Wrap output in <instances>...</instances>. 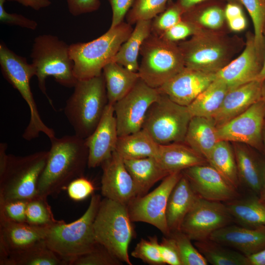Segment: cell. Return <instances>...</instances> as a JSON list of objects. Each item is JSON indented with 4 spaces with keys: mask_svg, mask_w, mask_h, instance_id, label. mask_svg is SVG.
<instances>
[{
    "mask_svg": "<svg viewBox=\"0 0 265 265\" xmlns=\"http://www.w3.org/2000/svg\"><path fill=\"white\" fill-rule=\"evenodd\" d=\"M50 140L48 160L37 187V195L46 198L57 196L72 181L83 177L88 166L85 139L74 134Z\"/></svg>",
    "mask_w": 265,
    "mask_h": 265,
    "instance_id": "cell-1",
    "label": "cell"
},
{
    "mask_svg": "<svg viewBox=\"0 0 265 265\" xmlns=\"http://www.w3.org/2000/svg\"><path fill=\"white\" fill-rule=\"evenodd\" d=\"M101 200L100 195L93 194L86 211L80 218L70 223L59 220L50 226L45 242L68 265L92 250L98 243L93 225Z\"/></svg>",
    "mask_w": 265,
    "mask_h": 265,
    "instance_id": "cell-2",
    "label": "cell"
},
{
    "mask_svg": "<svg viewBox=\"0 0 265 265\" xmlns=\"http://www.w3.org/2000/svg\"><path fill=\"white\" fill-rule=\"evenodd\" d=\"M188 40L177 43L186 67L216 74L237 53L240 41L218 30L202 28Z\"/></svg>",
    "mask_w": 265,
    "mask_h": 265,
    "instance_id": "cell-3",
    "label": "cell"
},
{
    "mask_svg": "<svg viewBox=\"0 0 265 265\" xmlns=\"http://www.w3.org/2000/svg\"><path fill=\"white\" fill-rule=\"evenodd\" d=\"M74 87L64 112L75 134L85 139L96 129L108 104L103 74L78 80Z\"/></svg>",
    "mask_w": 265,
    "mask_h": 265,
    "instance_id": "cell-4",
    "label": "cell"
},
{
    "mask_svg": "<svg viewBox=\"0 0 265 265\" xmlns=\"http://www.w3.org/2000/svg\"><path fill=\"white\" fill-rule=\"evenodd\" d=\"M133 29L131 25L123 22L92 41L71 44L69 53L77 79H87L102 74L104 67L113 61Z\"/></svg>",
    "mask_w": 265,
    "mask_h": 265,
    "instance_id": "cell-5",
    "label": "cell"
},
{
    "mask_svg": "<svg viewBox=\"0 0 265 265\" xmlns=\"http://www.w3.org/2000/svg\"><path fill=\"white\" fill-rule=\"evenodd\" d=\"M70 45L51 34L40 35L34 40L30 56L36 70L38 87L53 107L48 95L46 80L53 77L60 85L74 87L78 80L74 74V62L69 53Z\"/></svg>",
    "mask_w": 265,
    "mask_h": 265,
    "instance_id": "cell-6",
    "label": "cell"
},
{
    "mask_svg": "<svg viewBox=\"0 0 265 265\" xmlns=\"http://www.w3.org/2000/svg\"><path fill=\"white\" fill-rule=\"evenodd\" d=\"M126 205L105 198L102 200L94 222L97 241L122 262L132 265L128 254L135 231Z\"/></svg>",
    "mask_w": 265,
    "mask_h": 265,
    "instance_id": "cell-7",
    "label": "cell"
},
{
    "mask_svg": "<svg viewBox=\"0 0 265 265\" xmlns=\"http://www.w3.org/2000/svg\"><path fill=\"white\" fill-rule=\"evenodd\" d=\"M0 66L3 77L18 91L29 109V121L23 137L30 141L38 137L40 132L46 134L50 139L55 137L53 130L46 126L41 119L31 90L30 81L36 74L34 65L29 64L26 57L17 54L1 42Z\"/></svg>",
    "mask_w": 265,
    "mask_h": 265,
    "instance_id": "cell-8",
    "label": "cell"
},
{
    "mask_svg": "<svg viewBox=\"0 0 265 265\" xmlns=\"http://www.w3.org/2000/svg\"><path fill=\"white\" fill-rule=\"evenodd\" d=\"M139 54V77L154 88L161 86L185 67L177 43L152 33L142 43Z\"/></svg>",
    "mask_w": 265,
    "mask_h": 265,
    "instance_id": "cell-9",
    "label": "cell"
},
{
    "mask_svg": "<svg viewBox=\"0 0 265 265\" xmlns=\"http://www.w3.org/2000/svg\"><path fill=\"white\" fill-rule=\"evenodd\" d=\"M49 151L25 156L8 155L5 169L0 174V202L29 200L37 195L39 177L47 163Z\"/></svg>",
    "mask_w": 265,
    "mask_h": 265,
    "instance_id": "cell-10",
    "label": "cell"
},
{
    "mask_svg": "<svg viewBox=\"0 0 265 265\" xmlns=\"http://www.w3.org/2000/svg\"><path fill=\"white\" fill-rule=\"evenodd\" d=\"M192 117L186 106L160 93L149 108L142 129L159 145L184 142Z\"/></svg>",
    "mask_w": 265,
    "mask_h": 265,
    "instance_id": "cell-11",
    "label": "cell"
},
{
    "mask_svg": "<svg viewBox=\"0 0 265 265\" xmlns=\"http://www.w3.org/2000/svg\"><path fill=\"white\" fill-rule=\"evenodd\" d=\"M182 176V172L171 173L150 193L136 196L127 206L132 221L150 224L164 236L170 235L166 219V210L169 195Z\"/></svg>",
    "mask_w": 265,
    "mask_h": 265,
    "instance_id": "cell-12",
    "label": "cell"
},
{
    "mask_svg": "<svg viewBox=\"0 0 265 265\" xmlns=\"http://www.w3.org/2000/svg\"><path fill=\"white\" fill-rule=\"evenodd\" d=\"M159 95L157 88L139 79L132 89L113 105L118 136L142 129L149 108Z\"/></svg>",
    "mask_w": 265,
    "mask_h": 265,
    "instance_id": "cell-13",
    "label": "cell"
},
{
    "mask_svg": "<svg viewBox=\"0 0 265 265\" xmlns=\"http://www.w3.org/2000/svg\"><path fill=\"white\" fill-rule=\"evenodd\" d=\"M234 219L225 203L198 197L185 216L180 230L192 240L209 239L218 230L232 224Z\"/></svg>",
    "mask_w": 265,
    "mask_h": 265,
    "instance_id": "cell-14",
    "label": "cell"
},
{
    "mask_svg": "<svg viewBox=\"0 0 265 265\" xmlns=\"http://www.w3.org/2000/svg\"><path fill=\"white\" fill-rule=\"evenodd\" d=\"M265 104L261 99L244 112L217 127L219 140L246 144L263 152Z\"/></svg>",
    "mask_w": 265,
    "mask_h": 265,
    "instance_id": "cell-15",
    "label": "cell"
},
{
    "mask_svg": "<svg viewBox=\"0 0 265 265\" xmlns=\"http://www.w3.org/2000/svg\"><path fill=\"white\" fill-rule=\"evenodd\" d=\"M265 52V44L258 45L254 33L249 32L243 51L215 74V79L230 89L257 80L263 66Z\"/></svg>",
    "mask_w": 265,
    "mask_h": 265,
    "instance_id": "cell-16",
    "label": "cell"
},
{
    "mask_svg": "<svg viewBox=\"0 0 265 265\" xmlns=\"http://www.w3.org/2000/svg\"><path fill=\"white\" fill-rule=\"evenodd\" d=\"M182 172L201 198L226 203L240 197L238 189L208 163L191 167Z\"/></svg>",
    "mask_w": 265,
    "mask_h": 265,
    "instance_id": "cell-17",
    "label": "cell"
},
{
    "mask_svg": "<svg viewBox=\"0 0 265 265\" xmlns=\"http://www.w3.org/2000/svg\"><path fill=\"white\" fill-rule=\"evenodd\" d=\"M101 193L107 199L127 206L137 196L133 180L124 159L116 152L101 164Z\"/></svg>",
    "mask_w": 265,
    "mask_h": 265,
    "instance_id": "cell-18",
    "label": "cell"
},
{
    "mask_svg": "<svg viewBox=\"0 0 265 265\" xmlns=\"http://www.w3.org/2000/svg\"><path fill=\"white\" fill-rule=\"evenodd\" d=\"M215 80V74L185 67L158 89L174 102L187 106Z\"/></svg>",
    "mask_w": 265,
    "mask_h": 265,
    "instance_id": "cell-19",
    "label": "cell"
},
{
    "mask_svg": "<svg viewBox=\"0 0 265 265\" xmlns=\"http://www.w3.org/2000/svg\"><path fill=\"white\" fill-rule=\"evenodd\" d=\"M113 105L108 104L93 132L85 139L88 150V167L95 168L109 158L118 138Z\"/></svg>",
    "mask_w": 265,
    "mask_h": 265,
    "instance_id": "cell-20",
    "label": "cell"
},
{
    "mask_svg": "<svg viewBox=\"0 0 265 265\" xmlns=\"http://www.w3.org/2000/svg\"><path fill=\"white\" fill-rule=\"evenodd\" d=\"M50 226L0 219V265L10 254L44 240Z\"/></svg>",
    "mask_w": 265,
    "mask_h": 265,
    "instance_id": "cell-21",
    "label": "cell"
},
{
    "mask_svg": "<svg viewBox=\"0 0 265 265\" xmlns=\"http://www.w3.org/2000/svg\"><path fill=\"white\" fill-rule=\"evenodd\" d=\"M209 238L248 256L265 249V227L249 228L232 224L214 232Z\"/></svg>",
    "mask_w": 265,
    "mask_h": 265,
    "instance_id": "cell-22",
    "label": "cell"
},
{
    "mask_svg": "<svg viewBox=\"0 0 265 265\" xmlns=\"http://www.w3.org/2000/svg\"><path fill=\"white\" fill-rule=\"evenodd\" d=\"M262 82L255 80L230 89L214 116L218 127L241 114L261 100Z\"/></svg>",
    "mask_w": 265,
    "mask_h": 265,
    "instance_id": "cell-23",
    "label": "cell"
},
{
    "mask_svg": "<svg viewBox=\"0 0 265 265\" xmlns=\"http://www.w3.org/2000/svg\"><path fill=\"white\" fill-rule=\"evenodd\" d=\"M198 197L182 173L169 195L166 207V222L170 233L180 230L185 216Z\"/></svg>",
    "mask_w": 265,
    "mask_h": 265,
    "instance_id": "cell-24",
    "label": "cell"
},
{
    "mask_svg": "<svg viewBox=\"0 0 265 265\" xmlns=\"http://www.w3.org/2000/svg\"><path fill=\"white\" fill-rule=\"evenodd\" d=\"M240 185L259 194L263 181L265 161L244 144L233 143Z\"/></svg>",
    "mask_w": 265,
    "mask_h": 265,
    "instance_id": "cell-25",
    "label": "cell"
},
{
    "mask_svg": "<svg viewBox=\"0 0 265 265\" xmlns=\"http://www.w3.org/2000/svg\"><path fill=\"white\" fill-rule=\"evenodd\" d=\"M155 158L162 168L169 174L208 163L205 158L185 142L159 145Z\"/></svg>",
    "mask_w": 265,
    "mask_h": 265,
    "instance_id": "cell-26",
    "label": "cell"
},
{
    "mask_svg": "<svg viewBox=\"0 0 265 265\" xmlns=\"http://www.w3.org/2000/svg\"><path fill=\"white\" fill-rule=\"evenodd\" d=\"M219 141L217 128L213 118L199 116L191 118L186 135L184 142L186 144L207 161Z\"/></svg>",
    "mask_w": 265,
    "mask_h": 265,
    "instance_id": "cell-27",
    "label": "cell"
},
{
    "mask_svg": "<svg viewBox=\"0 0 265 265\" xmlns=\"http://www.w3.org/2000/svg\"><path fill=\"white\" fill-rule=\"evenodd\" d=\"M124 161L134 182L137 196L147 194L156 183L170 174L155 158L124 159Z\"/></svg>",
    "mask_w": 265,
    "mask_h": 265,
    "instance_id": "cell-28",
    "label": "cell"
},
{
    "mask_svg": "<svg viewBox=\"0 0 265 265\" xmlns=\"http://www.w3.org/2000/svg\"><path fill=\"white\" fill-rule=\"evenodd\" d=\"M108 104L114 105L124 97L140 78L138 72L130 71L114 61L103 68Z\"/></svg>",
    "mask_w": 265,
    "mask_h": 265,
    "instance_id": "cell-29",
    "label": "cell"
},
{
    "mask_svg": "<svg viewBox=\"0 0 265 265\" xmlns=\"http://www.w3.org/2000/svg\"><path fill=\"white\" fill-rule=\"evenodd\" d=\"M159 144L144 129L119 136L115 151L123 159L156 158Z\"/></svg>",
    "mask_w": 265,
    "mask_h": 265,
    "instance_id": "cell-30",
    "label": "cell"
},
{
    "mask_svg": "<svg viewBox=\"0 0 265 265\" xmlns=\"http://www.w3.org/2000/svg\"><path fill=\"white\" fill-rule=\"evenodd\" d=\"M151 20H141L135 26L128 39L121 45L112 61L128 70L138 72V56L141 46L151 33Z\"/></svg>",
    "mask_w": 265,
    "mask_h": 265,
    "instance_id": "cell-31",
    "label": "cell"
},
{
    "mask_svg": "<svg viewBox=\"0 0 265 265\" xmlns=\"http://www.w3.org/2000/svg\"><path fill=\"white\" fill-rule=\"evenodd\" d=\"M235 222L249 227H265V203L258 197L238 198L225 203Z\"/></svg>",
    "mask_w": 265,
    "mask_h": 265,
    "instance_id": "cell-32",
    "label": "cell"
},
{
    "mask_svg": "<svg viewBox=\"0 0 265 265\" xmlns=\"http://www.w3.org/2000/svg\"><path fill=\"white\" fill-rule=\"evenodd\" d=\"M230 89L224 82L215 79L187 106L192 117L213 118Z\"/></svg>",
    "mask_w": 265,
    "mask_h": 265,
    "instance_id": "cell-33",
    "label": "cell"
},
{
    "mask_svg": "<svg viewBox=\"0 0 265 265\" xmlns=\"http://www.w3.org/2000/svg\"><path fill=\"white\" fill-rule=\"evenodd\" d=\"M224 0H209L195 5L182 15V19L191 21L200 27L218 30L226 21Z\"/></svg>",
    "mask_w": 265,
    "mask_h": 265,
    "instance_id": "cell-34",
    "label": "cell"
},
{
    "mask_svg": "<svg viewBox=\"0 0 265 265\" xmlns=\"http://www.w3.org/2000/svg\"><path fill=\"white\" fill-rule=\"evenodd\" d=\"M0 265H68L50 249L45 240L22 251L11 254Z\"/></svg>",
    "mask_w": 265,
    "mask_h": 265,
    "instance_id": "cell-35",
    "label": "cell"
},
{
    "mask_svg": "<svg viewBox=\"0 0 265 265\" xmlns=\"http://www.w3.org/2000/svg\"><path fill=\"white\" fill-rule=\"evenodd\" d=\"M207 161L238 189L240 183L234 151L230 142L219 141L213 148Z\"/></svg>",
    "mask_w": 265,
    "mask_h": 265,
    "instance_id": "cell-36",
    "label": "cell"
},
{
    "mask_svg": "<svg viewBox=\"0 0 265 265\" xmlns=\"http://www.w3.org/2000/svg\"><path fill=\"white\" fill-rule=\"evenodd\" d=\"M194 245L213 265H247V256L239 252L210 238L196 241Z\"/></svg>",
    "mask_w": 265,
    "mask_h": 265,
    "instance_id": "cell-37",
    "label": "cell"
},
{
    "mask_svg": "<svg viewBox=\"0 0 265 265\" xmlns=\"http://www.w3.org/2000/svg\"><path fill=\"white\" fill-rule=\"evenodd\" d=\"M47 198L36 195L29 200L26 208V222L36 226H51L59 220L54 218Z\"/></svg>",
    "mask_w": 265,
    "mask_h": 265,
    "instance_id": "cell-38",
    "label": "cell"
},
{
    "mask_svg": "<svg viewBox=\"0 0 265 265\" xmlns=\"http://www.w3.org/2000/svg\"><path fill=\"white\" fill-rule=\"evenodd\" d=\"M169 0H135L126 17L130 25L141 20H151L166 8Z\"/></svg>",
    "mask_w": 265,
    "mask_h": 265,
    "instance_id": "cell-39",
    "label": "cell"
},
{
    "mask_svg": "<svg viewBox=\"0 0 265 265\" xmlns=\"http://www.w3.org/2000/svg\"><path fill=\"white\" fill-rule=\"evenodd\" d=\"M169 235L175 242L182 265L209 264L194 244L192 243V240L181 230L171 232Z\"/></svg>",
    "mask_w": 265,
    "mask_h": 265,
    "instance_id": "cell-40",
    "label": "cell"
},
{
    "mask_svg": "<svg viewBox=\"0 0 265 265\" xmlns=\"http://www.w3.org/2000/svg\"><path fill=\"white\" fill-rule=\"evenodd\" d=\"M183 14L176 2L169 0L166 9L151 20V33L160 36L180 21Z\"/></svg>",
    "mask_w": 265,
    "mask_h": 265,
    "instance_id": "cell-41",
    "label": "cell"
},
{
    "mask_svg": "<svg viewBox=\"0 0 265 265\" xmlns=\"http://www.w3.org/2000/svg\"><path fill=\"white\" fill-rule=\"evenodd\" d=\"M159 242L156 236L148 239L142 238L131 253V255L150 265H165L161 255Z\"/></svg>",
    "mask_w": 265,
    "mask_h": 265,
    "instance_id": "cell-42",
    "label": "cell"
},
{
    "mask_svg": "<svg viewBox=\"0 0 265 265\" xmlns=\"http://www.w3.org/2000/svg\"><path fill=\"white\" fill-rule=\"evenodd\" d=\"M247 10L253 24L256 43L265 44L263 30L265 26V1L264 0H237Z\"/></svg>",
    "mask_w": 265,
    "mask_h": 265,
    "instance_id": "cell-43",
    "label": "cell"
},
{
    "mask_svg": "<svg viewBox=\"0 0 265 265\" xmlns=\"http://www.w3.org/2000/svg\"><path fill=\"white\" fill-rule=\"evenodd\" d=\"M122 263L107 248L98 243L92 250L76 258L69 265H120Z\"/></svg>",
    "mask_w": 265,
    "mask_h": 265,
    "instance_id": "cell-44",
    "label": "cell"
},
{
    "mask_svg": "<svg viewBox=\"0 0 265 265\" xmlns=\"http://www.w3.org/2000/svg\"><path fill=\"white\" fill-rule=\"evenodd\" d=\"M28 201L15 199L0 202V219L26 222V208Z\"/></svg>",
    "mask_w": 265,
    "mask_h": 265,
    "instance_id": "cell-45",
    "label": "cell"
},
{
    "mask_svg": "<svg viewBox=\"0 0 265 265\" xmlns=\"http://www.w3.org/2000/svg\"><path fill=\"white\" fill-rule=\"evenodd\" d=\"M202 28L195 23L182 18L180 21L165 31L160 37L177 43L195 35Z\"/></svg>",
    "mask_w": 265,
    "mask_h": 265,
    "instance_id": "cell-46",
    "label": "cell"
},
{
    "mask_svg": "<svg viewBox=\"0 0 265 265\" xmlns=\"http://www.w3.org/2000/svg\"><path fill=\"white\" fill-rule=\"evenodd\" d=\"M95 187L93 183L84 177L72 181L67 187L69 197L74 201H81L93 194Z\"/></svg>",
    "mask_w": 265,
    "mask_h": 265,
    "instance_id": "cell-47",
    "label": "cell"
},
{
    "mask_svg": "<svg viewBox=\"0 0 265 265\" xmlns=\"http://www.w3.org/2000/svg\"><path fill=\"white\" fill-rule=\"evenodd\" d=\"M9 0H0V21L7 25L17 26L21 27L35 30L37 23L24 16L17 13H9L4 9V3Z\"/></svg>",
    "mask_w": 265,
    "mask_h": 265,
    "instance_id": "cell-48",
    "label": "cell"
},
{
    "mask_svg": "<svg viewBox=\"0 0 265 265\" xmlns=\"http://www.w3.org/2000/svg\"><path fill=\"white\" fill-rule=\"evenodd\" d=\"M162 259L165 264L182 265L179 252L174 239L170 236H164L159 243Z\"/></svg>",
    "mask_w": 265,
    "mask_h": 265,
    "instance_id": "cell-49",
    "label": "cell"
},
{
    "mask_svg": "<svg viewBox=\"0 0 265 265\" xmlns=\"http://www.w3.org/2000/svg\"><path fill=\"white\" fill-rule=\"evenodd\" d=\"M112 12L109 28H113L122 23L135 0H108Z\"/></svg>",
    "mask_w": 265,
    "mask_h": 265,
    "instance_id": "cell-50",
    "label": "cell"
},
{
    "mask_svg": "<svg viewBox=\"0 0 265 265\" xmlns=\"http://www.w3.org/2000/svg\"><path fill=\"white\" fill-rule=\"evenodd\" d=\"M68 11L74 16L92 12L101 6L100 0H67Z\"/></svg>",
    "mask_w": 265,
    "mask_h": 265,
    "instance_id": "cell-51",
    "label": "cell"
},
{
    "mask_svg": "<svg viewBox=\"0 0 265 265\" xmlns=\"http://www.w3.org/2000/svg\"><path fill=\"white\" fill-rule=\"evenodd\" d=\"M224 14L226 21H227L232 19L244 14L241 5L237 2H228L225 5Z\"/></svg>",
    "mask_w": 265,
    "mask_h": 265,
    "instance_id": "cell-52",
    "label": "cell"
},
{
    "mask_svg": "<svg viewBox=\"0 0 265 265\" xmlns=\"http://www.w3.org/2000/svg\"><path fill=\"white\" fill-rule=\"evenodd\" d=\"M230 29L235 32L244 30L247 27V20L244 14L227 21Z\"/></svg>",
    "mask_w": 265,
    "mask_h": 265,
    "instance_id": "cell-53",
    "label": "cell"
},
{
    "mask_svg": "<svg viewBox=\"0 0 265 265\" xmlns=\"http://www.w3.org/2000/svg\"><path fill=\"white\" fill-rule=\"evenodd\" d=\"M9 1L17 2L35 10L48 7L51 4V1L50 0H9Z\"/></svg>",
    "mask_w": 265,
    "mask_h": 265,
    "instance_id": "cell-54",
    "label": "cell"
},
{
    "mask_svg": "<svg viewBox=\"0 0 265 265\" xmlns=\"http://www.w3.org/2000/svg\"><path fill=\"white\" fill-rule=\"evenodd\" d=\"M247 265H265V249L247 256Z\"/></svg>",
    "mask_w": 265,
    "mask_h": 265,
    "instance_id": "cell-55",
    "label": "cell"
},
{
    "mask_svg": "<svg viewBox=\"0 0 265 265\" xmlns=\"http://www.w3.org/2000/svg\"><path fill=\"white\" fill-rule=\"evenodd\" d=\"M209 0H177L176 3L183 13L195 5Z\"/></svg>",
    "mask_w": 265,
    "mask_h": 265,
    "instance_id": "cell-56",
    "label": "cell"
},
{
    "mask_svg": "<svg viewBox=\"0 0 265 265\" xmlns=\"http://www.w3.org/2000/svg\"><path fill=\"white\" fill-rule=\"evenodd\" d=\"M7 145L5 143L0 144V174L3 172L7 163L8 155L6 153Z\"/></svg>",
    "mask_w": 265,
    "mask_h": 265,
    "instance_id": "cell-57",
    "label": "cell"
},
{
    "mask_svg": "<svg viewBox=\"0 0 265 265\" xmlns=\"http://www.w3.org/2000/svg\"><path fill=\"white\" fill-rule=\"evenodd\" d=\"M258 196L259 200L265 203V166L264 169L263 183Z\"/></svg>",
    "mask_w": 265,
    "mask_h": 265,
    "instance_id": "cell-58",
    "label": "cell"
},
{
    "mask_svg": "<svg viewBox=\"0 0 265 265\" xmlns=\"http://www.w3.org/2000/svg\"><path fill=\"white\" fill-rule=\"evenodd\" d=\"M263 34V37L264 38L265 45V26L264 28ZM265 79V58H264L263 66L257 80L262 82Z\"/></svg>",
    "mask_w": 265,
    "mask_h": 265,
    "instance_id": "cell-59",
    "label": "cell"
},
{
    "mask_svg": "<svg viewBox=\"0 0 265 265\" xmlns=\"http://www.w3.org/2000/svg\"><path fill=\"white\" fill-rule=\"evenodd\" d=\"M261 99L265 104V79L262 81Z\"/></svg>",
    "mask_w": 265,
    "mask_h": 265,
    "instance_id": "cell-60",
    "label": "cell"
},
{
    "mask_svg": "<svg viewBox=\"0 0 265 265\" xmlns=\"http://www.w3.org/2000/svg\"><path fill=\"white\" fill-rule=\"evenodd\" d=\"M262 143L263 148V152L265 155V121L263 125L262 131Z\"/></svg>",
    "mask_w": 265,
    "mask_h": 265,
    "instance_id": "cell-61",
    "label": "cell"
},
{
    "mask_svg": "<svg viewBox=\"0 0 265 265\" xmlns=\"http://www.w3.org/2000/svg\"><path fill=\"white\" fill-rule=\"evenodd\" d=\"M227 0V2H235L238 3L237 0Z\"/></svg>",
    "mask_w": 265,
    "mask_h": 265,
    "instance_id": "cell-62",
    "label": "cell"
},
{
    "mask_svg": "<svg viewBox=\"0 0 265 265\" xmlns=\"http://www.w3.org/2000/svg\"><path fill=\"white\" fill-rule=\"evenodd\" d=\"M265 1V0H264Z\"/></svg>",
    "mask_w": 265,
    "mask_h": 265,
    "instance_id": "cell-63",
    "label": "cell"
},
{
    "mask_svg": "<svg viewBox=\"0 0 265 265\" xmlns=\"http://www.w3.org/2000/svg\"></svg>",
    "mask_w": 265,
    "mask_h": 265,
    "instance_id": "cell-64",
    "label": "cell"
}]
</instances>
